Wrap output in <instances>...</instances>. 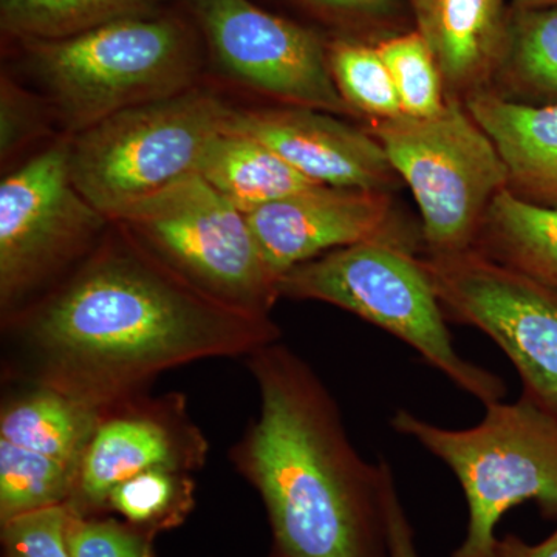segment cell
Wrapping results in <instances>:
<instances>
[{
    "label": "cell",
    "instance_id": "cell-29",
    "mask_svg": "<svg viewBox=\"0 0 557 557\" xmlns=\"http://www.w3.org/2000/svg\"><path fill=\"white\" fill-rule=\"evenodd\" d=\"M67 505H58L0 523L2 557H72L67 545Z\"/></svg>",
    "mask_w": 557,
    "mask_h": 557
},
{
    "label": "cell",
    "instance_id": "cell-19",
    "mask_svg": "<svg viewBox=\"0 0 557 557\" xmlns=\"http://www.w3.org/2000/svg\"><path fill=\"white\" fill-rule=\"evenodd\" d=\"M472 248L557 292V208L504 189L487 208Z\"/></svg>",
    "mask_w": 557,
    "mask_h": 557
},
{
    "label": "cell",
    "instance_id": "cell-27",
    "mask_svg": "<svg viewBox=\"0 0 557 557\" xmlns=\"http://www.w3.org/2000/svg\"><path fill=\"white\" fill-rule=\"evenodd\" d=\"M58 121L49 101L32 94L13 76L0 78V161L10 166L25 150L51 134ZM60 124V123H58Z\"/></svg>",
    "mask_w": 557,
    "mask_h": 557
},
{
    "label": "cell",
    "instance_id": "cell-10",
    "mask_svg": "<svg viewBox=\"0 0 557 557\" xmlns=\"http://www.w3.org/2000/svg\"><path fill=\"white\" fill-rule=\"evenodd\" d=\"M443 313L482 330L518 370L523 397L557 418V292L478 249L421 259Z\"/></svg>",
    "mask_w": 557,
    "mask_h": 557
},
{
    "label": "cell",
    "instance_id": "cell-30",
    "mask_svg": "<svg viewBox=\"0 0 557 557\" xmlns=\"http://www.w3.org/2000/svg\"><path fill=\"white\" fill-rule=\"evenodd\" d=\"M387 523L391 557H420L408 515L399 500L394 474L387 483Z\"/></svg>",
    "mask_w": 557,
    "mask_h": 557
},
{
    "label": "cell",
    "instance_id": "cell-6",
    "mask_svg": "<svg viewBox=\"0 0 557 557\" xmlns=\"http://www.w3.org/2000/svg\"><path fill=\"white\" fill-rule=\"evenodd\" d=\"M234 108L197 84L182 94L123 110L70 135L76 188L109 220L135 201L197 174Z\"/></svg>",
    "mask_w": 557,
    "mask_h": 557
},
{
    "label": "cell",
    "instance_id": "cell-32",
    "mask_svg": "<svg viewBox=\"0 0 557 557\" xmlns=\"http://www.w3.org/2000/svg\"><path fill=\"white\" fill-rule=\"evenodd\" d=\"M511 9H542L557 5V0H509Z\"/></svg>",
    "mask_w": 557,
    "mask_h": 557
},
{
    "label": "cell",
    "instance_id": "cell-28",
    "mask_svg": "<svg viewBox=\"0 0 557 557\" xmlns=\"http://www.w3.org/2000/svg\"><path fill=\"white\" fill-rule=\"evenodd\" d=\"M156 537L126 520L70 511L67 545L72 557H156Z\"/></svg>",
    "mask_w": 557,
    "mask_h": 557
},
{
    "label": "cell",
    "instance_id": "cell-25",
    "mask_svg": "<svg viewBox=\"0 0 557 557\" xmlns=\"http://www.w3.org/2000/svg\"><path fill=\"white\" fill-rule=\"evenodd\" d=\"M397 90L403 113L417 119L445 108V81L426 40L413 28L376 44Z\"/></svg>",
    "mask_w": 557,
    "mask_h": 557
},
{
    "label": "cell",
    "instance_id": "cell-26",
    "mask_svg": "<svg viewBox=\"0 0 557 557\" xmlns=\"http://www.w3.org/2000/svg\"><path fill=\"white\" fill-rule=\"evenodd\" d=\"M333 35L379 44L413 30L408 0H293Z\"/></svg>",
    "mask_w": 557,
    "mask_h": 557
},
{
    "label": "cell",
    "instance_id": "cell-13",
    "mask_svg": "<svg viewBox=\"0 0 557 557\" xmlns=\"http://www.w3.org/2000/svg\"><path fill=\"white\" fill-rule=\"evenodd\" d=\"M274 276L325 252L388 240L413 248L399 230L386 190L314 185L247 214Z\"/></svg>",
    "mask_w": 557,
    "mask_h": 557
},
{
    "label": "cell",
    "instance_id": "cell-24",
    "mask_svg": "<svg viewBox=\"0 0 557 557\" xmlns=\"http://www.w3.org/2000/svg\"><path fill=\"white\" fill-rule=\"evenodd\" d=\"M194 508V482L186 472L150 469L121 483L110 494L108 511L152 534L185 522Z\"/></svg>",
    "mask_w": 557,
    "mask_h": 557
},
{
    "label": "cell",
    "instance_id": "cell-18",
    "mask_svg": "<svg viewBox=\"0 0 557 557\" xmlns=\"http://www.w3.org/2000/svg\"><path fill=\"white\" fill-rule=\"evenodd\" d=\"M101 413L64 392L36 384L33 391L3 406L0 438L78 471Z\"/></svg>",
    "mask_w": 557,
    "mask_h": 557
},
{
    "label": "cell",
    "instance_id": "cell-20",
    "mask_svg": "<svg viewBox=\"0 0 557 557\" xmlns=\"http://www.w3.org/2000/svg\"><path fill=\"white\" fill-rule=\"evenodd\" d=\"M491 90L525 104L557 106V5L509 9Z\"/></svg>",
    "mask_w": 557,
    "mask_h": 557
},
{
    "label": "cell",
    "instance_id": "cell-16",
    "mask_svg": "<svg viewBox=\"0 0 557 557\" xmlns=\"http://www.w3.org/2000/svg\"><path fill=\"white\" fill-rule=\"evenodd\" d=\"M463 101L496 145L509 193L537 207L557 208V106L525 104L491 89Z\"/></svg>",
    "mask_w": 557,
    "mask_h": 557
},
{
    "label": "cell",
    "instance_id": "cell-2",
    "mask_svg": "<svg viewBox=\"0 0 557 557\" xmlns=\"http://www.w3.org/2000/svg\"><path fill=\"white\" fill-rule=\"evenodd\" d=\"M260 412L231 458L258 491L274 557H391V465L369 463L348 438L313 369L274 343L248 357Z\"/></svg>",
    "mask_w": 557,
    "mask_h": 557
},
{
    "label": "cell",
    "instance_id": "cell-21",
    "mask_svg": "<svg viewBox=\"0 0 557 557\" xmlns=\"http://www.w3.org/2000/svg\"><path fill=\"white\" fill-rule=\"evenodd\" d=\"M163 0H0V28L14 40H58L160 10Z\"/></svg>",
    "mask_w": 557,
    "mask_h": 557
},
{
    "label": "cell",
    "instance_id": "cell-31",
    "mask_svg": "<svg viewBox=\"0 0 557 557\" xmlns=\"http://www.w3.org/2000/svg\"><path fill=\"white\" fill-rule=\"evenodd\" d=\"M496 557H557V530L539 544H527L516 534L498 539Z\"/></svg>",
    "mask_w": 557,
    "mask_h": 557
},
{
    "label": "cell",
    "instance_id": "cell-17",
    "mask_svg": "<svg viewBox=\"0 0 557 557\" xmlns=\"http://www.w3.org/2000/svg\"><path fill=\"white\" fill-rule=\"evenodd\" d=\"M197 174L245 215L319 185L258 139L228 129L212 139Z\"/></svg>",
    "mask_w": 557,
    "mask_h": 557
},
{
    "label": "cell",
    "instance_id": "cell-9",
    "mask_svg": "<svg viewBox=\"0 0 557 557\" xmlns=\"http://www.w3.org/2000/svg\"><path fill=\"white\" fill-rule=\"evenodd\" d=\"M110 220L76 188L70 135L17 164L0 183V307L13 318L97 247Z\"/></svg>",
    "mask_w": 557,
    "mask_h": 557
},
{
    "label": "cell",
    "instance_id": "cell-12",
    "mask_svg": "<svg viewBox=\"0 0 557 557\" xmlns=\"http://www.w3.org/2000/svg\"><path fill=\"white\" fill-rule=\"evenodd\" d=\"M208 443L186 416L180 395L132 397L102 410L84 450L70 511L101 516L121 483L150 469L196 471L207 460Z\"/></svg>",
    "mask_w": 557,
    "mask_h": 557
},
{
    "label": "cell",
    "instance_id": "cell-3",
    "mask_svg": "<svg viewBox=\"0 0 557 557\" xmlns=\"http://www.w3.org/2000/svg\"><path fill=\"white\" fill-rule=\"evenodd\" d=\"M16 44L69 135L200 84V35L186 14L159 10L72 38Z\"/></svg>",
    "mask_w": 557,
    "mask_h": 557
},
{
    "label": "cell",
    "instance_id": "cell-8",
    "mask_svg": "<svg viewBox=\"0 0 557 557\" xmlns=\"http://www.w3.org/2000/svg\"><path fill=\"white\" fill-rule=\"evenodd\" d=\"M212 298L270 317L278 278L247 215L199 174L135 201L110 220Z\"/></svg>",
    "mask_w": 557,
    "mask_h": 557
},
{
    "label": "cell",
    "instance_id": "cell-11",
    "mask_svg": "<svg viewBox=\"0 0 557 557\" xmlns=\"http://www.w3.org/2000/svg\"><path fill=\"white\" fill-rule=\"evenodd\" d=\"M209 57L226 78L270 98L350 115L327 60V38L251 0H180Z\"/></svg>",
    "mask_w": 557,
    "mask_h": 557
},
{
    "label": "cell",
    "instance_id": "cell-4",
    "mask_svg": "<svg viewBox=\"0 0 557 557\" xmlns=\"http://www.w3.org/2000/svg\"><path fill=\"white\" fill-rule=\"evenodd\" d=\"M485 408L468 429L437 426L406 409L391 418L395 432L448 465L463 490L467 536L450 557H496L498 520L523 502L557 519V418L523 395Z\"/></svg>",
    "mask_w": 557,
    "mask_h": 557
},
{
    "label": "cell",
    "instance_id": "cell-7",
    "mask_svg": "<svg viewBox=\"0 0 557 557\" xmlns=\"http://www.w3.org/2000/svg\"><path fill=\"white\" fill-rule=\"evenodd\" d=\"M373 135L420 208L428 255L474 247L487 208L508 188V171L465 101L449 97L432 116L372 121Z\"/></svg>",
    "mask_w": 557,
    "mask_h": 557
},
{
    "label": "cell",
    "instance_id": "cell-22",
    "mask_svg": "<svg viewBox=\"0 0 557 557\" xmlns=\"http://www.w3.org/2000/svg\"><path fill=\"white\" fill-rule=\"evenodd\" d=\"M327 60L333 83L354 116L372 121L403 115L394 81L376 44L332 35Z\"/></svg>",
    "mask_w": 557,
    "mask_h": 557
},
{
    "label": "cell",
    "instance_id": "cell-5",
    "mask_svg": "<svg viewBox=\"0 0 557 557\" xmlns=\"http://www.w3.org/2000/svg\"><path fill=\"white\" fill-rule=\"evenodd\" d=\"M278 295L330 304L386 330L485 406L507 397L500 376L457 354L431 278L413 248L373 240L325 252L285 273Z\"/></svg>",
    "mask_w": 557,
    "mask_h": 557
},
{
    "label": "cell",
    "instance_id": "cell-1",
    "mask_svg": "<svg viewBox=\"0 0 557 557\" xmlns=\"http://www.w3.org/2000/svg\"><path fill=\"white\" fill-rule=\"evenodd\" d=\"M13 318L35 384L101 412L168 370L249 357L281 338L273 319L201 292L115 222L60 284Z\"/></svg>",
    "mask_w": 557,
    "mask_h": 557
},
{
    "label": "cell",
    "instance_id": "cell-23",
    "mask_svg": "<svg viewBox=\"0 0 557 557\" xmlns=\"http://www.w3.org/2000/svg\"><path fill=\"white\" fill-rule=\"evenodd\" d=\"M76 469L0 438V523L67 505Z\"/></svg>",
    "mask_w": 557,
    "mask_h": 557
},
{
    "label": "cell",
    "instance_id": "cell-15",
    "mask_svg": "<svg viewBox=\"0 0 557 557\" xmlns=\"http://www.w3.org/2000/svg\"><path fill=\"white\" fill-rule=\"evenodd\" d=\"M413 28L426 40L460 100L493 87L507 36L509 0H408Z\"/></svg>",
    "mask_w": 557,
    "mask_h": 557
},
{
    "label": "cell",
    "instance_id": "cell-14",
    "mask_svg": "<svg viewBox=\"0 0 557 557\" xmlns=\"http://www.w3.org/2000/svg\"><path fill=\"white\" fill-rule=\"evenodd\" d=\"M226 129L258 139L319 185L391 193L398 183L379 139L333 113L278 104L234 108Z\"/></svg>",
    "mask_w": 557,
    "mask_h": 557
}]
</instances>
